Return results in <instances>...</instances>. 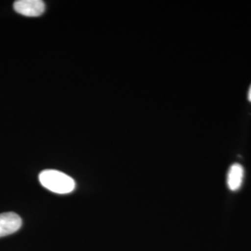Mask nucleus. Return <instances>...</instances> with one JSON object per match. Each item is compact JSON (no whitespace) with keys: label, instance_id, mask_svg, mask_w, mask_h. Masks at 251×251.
Listing matches in <instances>:
<instances>
[{"label":"nucleus","instance_id":"2","mask_svg":"<svg viewBox=\"0 0 251 251\" xmlns=\"http://www.w3.org/2000/svg\"><path fill=\"white\" fill-rule=\"evenodd\" d=\"M15 11L27 17H37L44 13L45 3L41 0H17L14 2Z\"/></svg>","mask_w":251,"mask_h":251},{"label":"nucleus","instance_id":"5","mask_svg":"<svg viewBox=\"0 0 251 251\" xmlns=\"http://www.w3.org/2000/svg\"><path fill=\"white\" fill-rule=\"evenodd\" d=\"M248 98H249V100L251 101V88H250V90H249V93H248Z\"/></svg>","mask_w":251,"mask_h":251},{"label":"nucleus","instance_id":"1","mask_svg":"<svg viewBox=\"0 0 251 251\" xmlns=\"http://www.w3.org/2000/svg\"><path fill=\"white\" fill-rule=\"evenodd\" d=\"M41 185L50 192L64 195L69 194L75 187V182L70 176L54 170H46L39 174Z\"/></svg>","mask_w":251,"mask_h":251},{"label":"nucleus","instance_id":"3","mask_svg":"<svg viewBox=\"0 0 251 251\" xmlns=\"http://www.w3.org/2000/svg\"><path fill=\"white\" fill-rule=\"evenodd\" d=\"M23 225L21 217L14 212L0 214V237L16 233Z\"/></svg>","mask_w":251,"mask_h":251},{"label":"nucleus","instance_id":"4","mask_svg":"<svg viewBox=\"0 0 251 251\" xmlns=\"http://www.w3.org/2000/svg\"><path fill=\"white\" fill-rule=\"evenodd\" d=\"M244 178V169L240 164H233L231 166L228 177H227V183L228 187L232 191H237L241 187Z\"/></svg>","mask_w":251,"mask_h":251}]
</instances>
